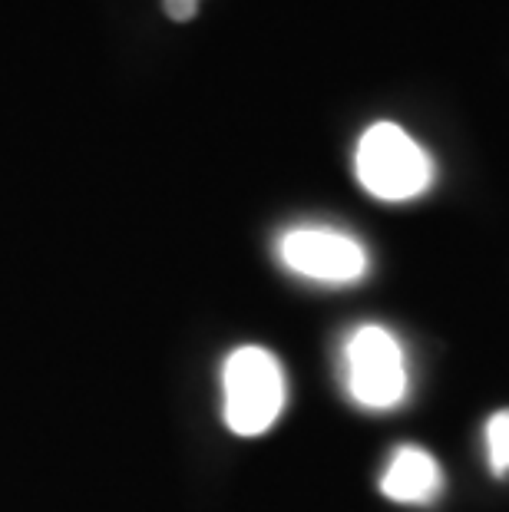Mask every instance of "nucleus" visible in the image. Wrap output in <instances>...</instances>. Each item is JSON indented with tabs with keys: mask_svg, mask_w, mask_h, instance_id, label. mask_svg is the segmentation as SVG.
<instances>
[{
	"mask_svg": "<svg viewBox=\"0 0 509 512\" xmlns=\"http://www.w3.org/2000/svg\"><path fill=\"white\" fill-rule=\"evenodd\" d=\"M225 423L238 437H262L285 410V374L265 347H238L222 370Z\"/></svg>",
	"mask_w": 509,
	"mask_h": 512,
	"instance_id": "obj_1",
	"label": "nucleus"
},
{
	"mask_svg": "<svg viewBox=\"0 0 509 512\" xmlns=\"http://www.w3.org/2000/svg\"><path fill=\"white\" fill-rule=\"evenodd\" d=\"M357 179L374 199L407 202L424 195L433 182V162L404 129L374 123L357 143Z\"/></svg>",
	"mask_w": 509,
	"mask_h": 512,
	"instance_id": "obj_2",
	"label": "nucleus"
},
{
	"mask_svg": "<svg viewBox=\"0 0 509 512\" xmlns=\"http://www.w3.org/2000/svg\"><path fill=\"white\" fill-rule=\"evenodd\" d=\"M348 394L367 410H391L407 397V357L391 331L364 324L344 347Z\"/></svg>",
	"mask_w": 509,
	"mask_h": 512,
	"instance_id": "obj_3",
	"label": "nucleus"
},
{
	"mask_svg": "<svg viewBox=\"0 0 509 512\" xmlns=\"http://www.w3.org/2000/svg\"><path fill=\"white\" fill-rule=\"evenodd\" d=\"M281 261L301 278L321 285H354L367 271V252L334 228H295L281 238Z\"/></svg>",
	"mask_w": 509,
	"mask_h": 512,
	"instance_id": "obj_4",
	"label": "nucleus"
},
{
	"mask_svg": "<svg viewBox=\"0 0 509 512\" xmlns=\"http://www.w3.org/2000/svg\"><path fill=\"white\" fill-rule=\"evenodd\" d=\"M440 486L443 476L437 460L427 450H417V446H400L381 479V493L387 499H394V503H407V506L433 503Z\"/></svg>",
	"mask_w": 509,
	"mask_h": 512,
	"instance_id": "obj_5",
	"label": "nucleus"
},
{
	"mask_svg": "<svg viewBox=\"0 0 509 512\" xmlns=\"http://www.w3.org/2000/svg\"><path fill=\"white\" fill-rule=\"evenodd\" d=\"M486 453H490V466L496 476L509 473V410L493 413L486 423Z\"/></svg>",
	"mask_w": 509,
	"mask_h": 512,
	"instance_id": "obj_6",
	"label": "nucleus"
},
{
	"mask_svg": "<svg viewBox=\"0 0 509 512\" xmlns=\"http://www.w3.org/2000/svg\"><path fill=\"white\" fill-rule=\"evenodd\" d=\"M162 7H166L169 20H179V24L192 20V17H196V10H199L196 0H162Z\"/></svg>",
	"mask_w": 509,
	"mask_h": 512,
	"instance_id": "obj_7",
	"label": "nucleus"
},
{
	"mask_svg": "<svg viewBox=\"0 0 509 512\" xmlns=\"http://www.w3.org/2000/svg\"><path fill=\"white\" fill-rule=\"evenodd\" d=\"M196 4H199V0H196Z\"/></svg>",
	"mask_w": 509,
	"mask_h": 512,
	"instance_id": "obj_8",
	"label": "nucleus"
}]
</instances>
